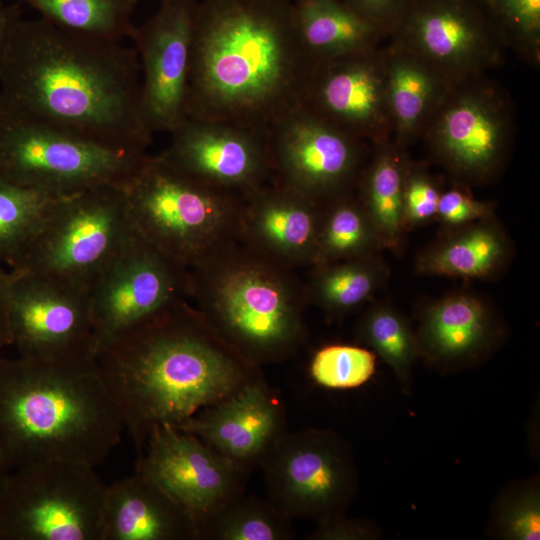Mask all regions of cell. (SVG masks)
Wrapping results in <instances>:
<instances>
[{
	"instance_id": "obj_1",
	"label": "cell",
	"mask_w": 540,
	"mask_h": 540,
	"mask_svg": "<svg viewBox=\"0 0 540 540\" xmlns=\"http://www.w3.org/2000/svg\"><path fill=\"white\" fill-rule=\"evenodd\" d=\"M0 120L143 152L153 135L135 48L41 17L20 18L10 31L0 67Z\"/></svg>"
},
{
	"instance_id": "obj_2",
	"label": "cell",
	"mask_w": 540,
	"mask_h": 540,
	"mask_svg": "<svg viewBox=\"0 0 540 540\" xmlns=\"http://www.w3.org/2000/svg\"><path fill=\"white\" fill-rule=\"evenodd\" d=\"M314 67L299 39L294 0L197 3L186 117L266 134L300 105Z\"/></svg>"
},
{
	"instance_id": "obj_3",
	"label": "cell",
	"mask_w": 540,
	"mask_h": 540,
	"mask_svg": "<svg viewBox=\"0 0 540 540\" xmlns=\"http://www.w3.org/2000/svg\"><path fill=\"white\" fill-rule=\"evenodd\" d=\"M95 358L137 455L155 428L176 426L263 377L186 300L122 333Z\"/></svg>"
},
{
	"instance_id": "obj_4",
	"label": "cell",
	"mask_w": 540,
	"mask_h": 540,
	"mask_svg": "<svg viewBox=\"0 0 540 540\" xmlns=\"http://www.w3.org/2000/svg\"><path fill=\"white\" fill-rule=\"evenodd\" d=\"M123 431L95 355L0 357V452L11 470L46 461L96 467Z\"/></svg>"
},
{
	"instance_id": "obj_5",
	"label": "cell",
	"mask_w": 540,
	"mask_h": 540,
	"mask_svg": "<svg viewBox=\"0 0 540 540\" xmlns=\"http://www.w3.org/2000/svg\"><path fill=\"white\" fill-rule=\"evenodd\" d=\"M190 297L216 332L257 365L292 356L306 338L305 288L239 240L189 269Z\"/></svg>"
},
{
	"instance_id": "obj_6",
	"label": "cell",
	"mask_w": 540,
	"mask_h": 540,
	"mask_svg": "<svg viewBox=\"0 0 540 540\" xmlns=\"http://www.w3.org/2000/svg\"><path fill=\"white\" fill-rule=\"evenodd\" d=\"M122 188L136 231L184 269L239 240L243 198L199 181L162 153L146 155Z\"/></svg>"
},
{
	"instance_id": "obj_7",
	"label": "cell",
	"mask_w": 540,
	"mask_h": 540,
	"mask_svg": "<svg viewBox=\"0 0 540 540\" xmlns=\"http://www.w3.org/2000/svg\"><path fill=\"white\" fill-rule=\"evenodd\" d=\"M133 231L122 186L104 185L60 197L9 271L89 291Z\"/></svg>"
},
{
	"instance_id": "obj_8",
	"label": "cell",
	"mask_w": 540,
	"mask_h": 540,
	"mask_svg": "<svg viewBox=\"0 0 540 540\" xmlns=\"http://www.w3.org/2000/svg\"><path fill=\"white\" fill-rule=\"evenodd\" d=\"M106 489L84 463L13 469L0 490V540H102Z\"/></svg>"
},
{
	"instance_id": "obj_9",
	"label": "cell",
	"mask_w": 540,
	"mask_h": 540,
	"mask_svg": "<svg viewBox=\"0 0 540 540\" xmlns=\"http://www.w3.org/2000/svg\"><path fill=\"white\" fill-rule=\"evenodd\" d=\"M146 155L45 126L0 120V177L56 197L123 186Z\"/></svg>"
},
{
	"instance_id": "obj_10",
	"label": "cell",
	"mask_w": 540,
	"mask_h": 540,
	"mask_svg": "<svg viewBox=\"0 0 540 540\" xmlns=\"http://www.w3.org/2000/svg\"><path fill=\"white\" fill-rule=\"evenodd\" d=\"M267 499L291 519L345 514L358 487L349 446L330 430L287 431L260 463Z\"/></svg>"
},
{
	"instance_id": "obj_11",
	"label": "cell",
	"mask_w": 540,
	"mask_h": 540,
	"mask_svg": "<svg viewBox=\"0 0 540 540\" xmlns=\"http://www.w3.org/2000/svg\"><path fill=\"white\" fill-rule=\"evenodd\" d=\"M424 132L433 156L458 182L481 184L504 163L512 118L502 95L478 77L451 85Z\"/></svg>"
},
{
	"instance_id": "obj_12",
	"label": "cell",
	"mask_w": 540,
	"mask_h": 540,
	"mask_svg": "<svg viewBox=\"0 0 540 540\" xmlns=\"http://www.w3.org/2000/svg\"><path fill=\"white\" fill-rule=\"evenodd\" d=\"M190 296L189 270L134 231L89 288L95 353Z\"/></svg>"
},
{
	"instance_id": "obj_13",
	"label": "cell",
	"mask_w": 540,
	"mask_h": 540,
	"mask_svg": "<svg viewBox=\"0 0 540 540\" xmlns=\"http://www.w3.org/2000/svg\"><path fill=\"white\" fill-rule=\"evenodd\" d=\"M271 180L323 204L352 191L362 171L363 141L302 105L266 132Z\"/></svg>"
},
{
	"instance_id": "obj_14",
	"label": "cell",
	"mask_w": 540,
	"mask_h": 540,
	"mask_svg": "<svg viewBox=\"0 0 540 540\" xmlns=\"http://www.w3.org/2000/svg\"><path fill=\"white\" fill-rule=\"evenodd\" d=\"M392 44L416 55L450 83L478 78L500 60L504 39L470 0H414Z\"/></svg>"
},
{
	"instance_id": "obj_15",
	"label": "cell",
	"mask_w": 540,
	"mask_h": 540,
	"mask_svg": "<svg viewBox=\"0 0 540 540\" xmlns=\"http://www.w3.org/2000/svg\"><path fill=\"white\" fill-rule=\"evenodd\" d=\"M8 273L10 332L18 356L95 355L88 290L36 274Z\"/></svg>"
},
{
	"instance_id": "obj_16",
	"label": "cell",
	"mask_w": 540,
	"mask_h": 540,
	"mask_svg": "<svg viewBox=\"0 0 540 540\" xmlns=\"http://www.w3.org/2000/svg\"><path fill=\"white\" fill-rule=\"evenodd\" d=\"M136 472L171 496L198 526L245 493L249 473L172 425L155 428L137 457Z\"/></svg>"
},
{
	"instance_id": "obj_17",
	"label": "cell",
	"mask_w": 540,
	"mask_h": 540,
	"mask_svg": "<svg viewBox=\"0 0 540 540\" xmlns=\"http://www.w3.org/2000/svg\"><path fill=\"white\" fill-rule=\"evenodd\" d=\"M196 0H163L132 39L141 69L145 121L169 134L186 118L187 83Z\"/></svg>"
},
{
	"instance_id": "obj_18",
	"label": "cell",
	"mask_w": 540,
	"mask_h": 540,
	"mask_svg": "<svg viewBox=\"0 0 540 540\" xmlns=\"http://www.w3.org/2000/svg\"><path fill=\"white\" fill-rule=\"evenodd\" d=\"M300 105L361 141L377 145L389 140L383 50L376 47L316 63Z\"/></svg>"
},
{
	"instance_id": "obj_19",
	"label": "cell",
	"mask_w": 540,
	"mask_h": 540,
	"mask_svg": "<svg viewBox=\"0 0 540 540\" xmlns=\"http://www.w3.org/2000/svg\"><path fill=\"white\" fill-rule=\"evenodd\" d=\"M162 154L176 167L245 199L271 181L266 134L214 120L186 117Z\"/></svg>"
},
{
	"instance_id": "obj_20",
	"label": "cell",
	"mask_w": 540,
	"mask_h": 540,
	"mask_svg": "<svg viewBox=\"0 0 540 540\" xmlns=\"http://www.w3.org/2000/svg\"><path fill=\"white\" fill-rule=\"evenodd\" d=\"M174 427L250 473L287 432L286 408L262 377Z\"/></svg>"
},
{
	"instance_id": "obj_21",
	"label": "cell",
	"mask_w": 540,
	"mask_h": 540,
	"mask_svg": "<svg viewBox=\"0 0 540 540\" xmlns=\"http://www.w3.org/2000/svg\"><path fill=\"white\" fill-rule=\"evenodd\" d=\"M320 216L321 204L271 180L243 199L239 241L286 268L312 266Z\"/></svg>"
},
{
	"instance_id": "obj_22",
	"label": "cell",
	"mask_w": 540,
	"mask_h": 540,
	"mask_svg": "<svg viewBox=\"0 0 540 540\" xmlns=\"http://www.w3.org/2000/svg\"><path fill=\"white\" fill-rule=\"evenodd\" d=\"M420 358L438 368H458L486 358L504 336L493 306L472 292L456 291L426 304L415 331Z\"/></svg>"
},
{
	"instance_id": "obj_23",
	"label": "cell",
	"mask_w": 540,
	"mask_h": 540,
	"mask_svg": "<svg viewBox=\"0 0 540 540\" xmlns=\"http://www.w3.org/2000/svg\"><path fill=\"white\" fill-rule=\"evenodd\" d=\"M102 540H200L198 526L163 489L144 475L107 486Z\"/></svg>"
},
{
	"instance_id": "obj_24",
	"label": "cell",
	"mask_w": 540,
	"mask_h": 540,
	"mask_svg": "<svg viewBox=\"0 0 540 540\" xmlns=\"http://www.w3.org/2000/svg\"><path fill=\"white\" fill-rule=\"evenodd\" d=\"M513 257V245L495 216L443 228L415 260L420 275L490 280L501 275Z\"/></svg>"
},
{
	"instance_id": "obj_25",
	"label": "cell",
	"mask_w": 540,
	"mask_h": 540,
	"mask_svg": "<svg viewBox=\"0 0 540 540\" xmlns=\"http://www.w3.org/2000/svg\"><path fill=\"white\" fill-rule=\"evenodd\" d=\"M383 52L394 143L405 149L423 133L452 83L428 63L392 43Z\"/></svg>"
},
{
	"instance_id": "obj_26",
	"label": "cell",
	"mask_w": 540,
	"mask_h": 540,
	"mask_svg": "<svg viewBox=\"0 0 540 540\" xmlns=\"http://www.w3.org/2000/svg\"><path fill=\"white\" fill-rule=\"evenodd\" d=\"M300 42L318 62L376 48L383 32L343 0H294Z\"/></svg>"
},
{
	"instance_id": "obj_27",
	"label": "cell",
	"mask_w": 540,
	"mask_h": 540,
	"mask_svg": "<svg viewBox=\"0 0 540 540\" xmlns=\"http://www.w3.org/2000/svg\"><path fill=\"white\" fill-rule=\"evenodd\" d=\"M376 151L357 180L356 194L383 249L400 253L406 231L403 225V186L409 160L405 149L388 140L375 145Z\"/></svg>"
},
{
	"instance_id": "obj_28",
	"label": "cell",
	"mask_w": 540,
	"mask_h": 540,
	"mask_svg": "<svg viewBox=\"0 0 540 540\" xmlns=\"http://www.w3.org/2000/svg\"><path fill=\"white\" fill-rule=\"evenodd\" d=\"M389 278L380 254L312 266L305 288L308 302L330 317L345 316L366 303Z\"/></svg>"
},
{
	"instance_id": "obj_29",
	"label": "cell",
	"mask_w": 540,
	"mask_h": 540,
	"mask_svg": "<svg viewBox=\"0 0 540 540\" xmlns=\"http://www.w3.org/2000/svg\"><path fill=\"white\" fill-rule=\"evenodd\" d=\"M381 250L379 235L353 190L321 204L312 266L380 254Z\"/></svg>"
},
{
	"instance_id": "obj_30",
	"label": "cell",
	"mask_w": 540,
	"mask_h": 540,
	"mask_svg": "<svg viewBox=\"0 0 540 540\" xmlns=\"http://www.w3.org/2000/svg\"><path fill=\"white\" fill-rule=\"evenodd\" d=\"M138 1L21 0L64 30L111 41L132 36L131 16Z\"/></svg>"
},
{
	"instance_id": "obj_31",
	"label": "cell",
	"mask_w": 540,
	"mask_h": 540,
	"mask_svg": "<svg viewBox=\"0 0 540 540\" xmlns=\"http://www.w3.org/2000/svg\"><path fill=\"white\" fill-rule=\"evenodd\" d=\"M292 520L267 498L243 493L203 521L199 536L207 540H290L296 538Z\"/></svg>"
},
{
	"instance_id": "obj_32",
	"label": "cell",
	"mask_w": 540,
	"mask_h": 540,
	"mask_svg": "<svg viewBox=\"0 0 540 540\" xmlns=\"http://www.w3.org/2000/svg\"><path fill=\"white\" fill-rule=\"evenodd\" d=\"M358 338L393 371L403 390L410 391L412 368L420 358L415 331L402 312L386 303L370 306L358 321Z\"/></svg>"
},
{
	"instance_id": "obj_33",
	"label": "cell",
	"mask_w": 540,
	"mask_h": 540,
	"mask_svg": "<svg viewBox=\"0 0 540 540\" xmlns=\"http://www.w3.org/2000/svg\"><path fill=\"white\" fill-rule=\"evenodd\" d=\"M58 198L0 177V263L18 258Z\"/></svg>"
},
{
	"instance_id": "obj_34",
	"label": "cell",
	"mask_w": 540,
	"mask_h": 540,
	"mask_svg": "<svg viewBox=\"0 0 540 540\" xmlns=\"http://www.w3.org/2000/svg\"><path fill=\"white\" fill-rule=\"evenodd\" d=\"M488 535L502 540H538L540 537V485L538 477L513 482L495 498Z\"/></svg>"
},
{
	"instance_id": "obj_35",
	"label": "cell",
	"mask_w": 540,
	"mask_h": 540,
	"mask_svg": "<svg viewBox=\"0 0 540 540\" xmlns=\"http://www.w3.org/2000/svg\"><path fill=\"white\" fill-rule=\"evenodd\" d=\"M376 370L372 350L347 344H330L317 350L310 363L314 382L329 389H351L367 383Z\"/></svg>"
},
{
	"instance_id": "obj_36",
	"label": "cell",
	"mask_w": 540,
	"mask_h": 540,
	"mask_svg": "<svg viewBox=\"0 0 540 540\" xmlns=\"http://www.w3.org/2000/svg\"><path fill=\"white\" fill-rule=\"evenodd\" d=\"M504 41L529 60H539L540 0H485Z\"/></svg>"
},
{
	"instance_id": "obj_37",
	"label": "cell",
	"mask_w": 540,
	"mask_h": 540,
	"mask_svg": "<svg viewBox=\"0 0 540 540\" xmlns=\"http://www.w3.org/2000/svg\"><path fill=\"white\" fill-rule=\"evenodd\" d=\"M442 188L423 166L409 161L403 186V225L406 232L436 219Z\"/></svg>"
},
{
	"instance_id": "obj_38",
	"label": "cell",
	"mask_w": 540,
	"mask_h": 540,
	"mask_svg": "<svg viewBox=\"0 0 540 540\" xmlns=\"http://www.w3.org/2000/svg\"><path fill=\"white\" fill-rule=\"evenodd\" d=\"M465 186L459 183L442 190L436 220L443 228L458 227L494 216V205L476 199Z\"/></svg>"
},
{
	"instance_id": "obj_39",
	"label": "cell",
	"mask_w": 540,
	"mask_h": 540,
	"mask_svg": "<svg viewBox=\"0 0 540 540\" xmlns=\"http://www.w3.org/2000/svg\"><path fill=\"white\" fill-rule=\"evenodd\" d=\"M380 533L370 522L337 515L317 523L316 529L308 535L310 540H372Z\"/></svg>"
},
{
	"instance_id": "obj_40",
	"label": "cell",
	"mask_w": 540,
	"mask_h": 540,
	"mask_svg": "<svg viewBox=\"0 0 540 540\" xmlns=\"http://www.w3.org/2000/svg\"><path fill=\"white\" fill-rule=\"evenodd\" d=\"M356 13L379 28L392 33L414 0H343Z\"/></svg>"
},
{
	"instance_id": "obj_41",
	"label": "cell",
	"mask_w": 540,
	"mask_h": 540,
	"mask_svg": "<svg viewBox=\"0 0 540 540\" xmlns=\"http://www.w3.org/2000/svg\"><path fill=\"white\" fill-rule=\"evenodd\" d=\"M8 271L0 267V357L4 348L12 345L8 312Z\"/></svg>"
},
{
	"instance_id": "obj_42",
	"label": "cell",
	"mask_w": 540,
	"mask_h": 540,
	"mask_svg": "<svg viewBox=\"0 0 540 540\" xmlns=\"http://www.w3.org/2000/svg\"><path fill=\"white\" fill-rule=\"evenodd\" d=\"M20 18L22 12L18 4L4 5L0 9V67L10 31Z\"/></svg>"
},
{
	"instance_id": "obj_43",
	"label": "cell",
	"mask_w": 540,
	"mask_h": 540,
	"mask_svg": "<svg viewBox=\"0 0 540 540\" xmlns=\"http://www.w3.org/2000/svg\"><path fill=\"white\" fill-rule=\"evenodd\" d=\"M11 469L9 468V466L7 465L6 461L4 460L1 452H0V490L8 476V474L10 473Z\"/></svg>"
},
{
	"instance_id": "obj_44",
	"label": "cell",
	"mask_w": 540,
	"mask_h": 540,
	"mask_svg": "<svg viewBox=\"0 0 540 540\" xmlns=\"http://www.w3.org/2000/svg\"><path fill=\"white\" fill-rule=\"evenodd\" d=\"M4 6L3 0H0V9Z\"/></svg>"
},
{
	"instance_id": "obj_45",
	"label": "cell",
	"mask_w": 540,
	"mask_h": 540,
	"mask_svg": "<svg viewBox=\"0 0 540 540\" xmlns=\"http://www.w3.org/2000/svg\"><path fill=\"white\" fill-rule=\"evenodd\" d=\"M160 1H163V0H160Z\"/></svg>"
}]
</instances>
